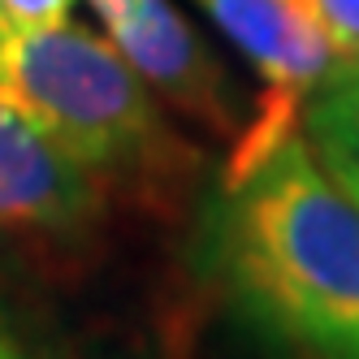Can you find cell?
<instances>
[{
	"label": "cell",
	"mask_w": 359,
	"mask_h": 359,
	"mask_svg": "<svg viewBox=\"0 0 359 359\" xmlns=\"http://www.w3.org/2000/svg\"><path fill=\"white\" fill-rule=\"evenodd\" d=\"M212 264L243 312L303 359H359V199L299 135L225 187Z\"/></svg>",
	"instance_id": "cell-1"
},
{
	"label": "cell",
	"mask_w": 359,
	"mask_h": 359,
	"mask_svg": "<svg viewBox=\"0 0 359 359\" xmlns=\"http://www.w3.org/2000/svg\"><path fill=\"white\" fill-rule=\"evenodd\" d=\"M0 95L91 173H147L182 161L139 69L79 22L0 39Z\"/></svg>",
	"instance_id": "cell-2"
},
{
	"label": "cell",
	"mask_w": 359,
	"mask_h": 359,
	"mask_svg": "<svg viewBox=\"0 0 359 359\" xmlns=\"http://www.w3.org/2000/svg\"><path fill=\"white\" fill-rule=\"evenodd\" d=\"M212 27L251 61L260 79V104L238 130L225 187L243 182L294 135L312 95L346 65L320 0H195Z\"/></svg>",
	"instance_id": "cell-3"
},
{
	"label": "cell",
	"mask_w": 359,
	"mask_h": 359,
	"mask_svg": "<svg viewBox=\"0 0 359 359\" xmlns=\"http://www.w3.org/2000/svg\"><path fill=\"white\" fill-rule=\"evenodd\" d=\"M91 9L147 87L169 95L182 113L208 121L212 130H234L225 74L169 0H91Z\"/></svg>",
	"instance_id": "cell-4"
},
{
	"label": "cell",
	"mask_w": 359,
	"mask_h": 359,
	"mask_svg": "<svg viewBox=\"0 0 359 359\" xmlns=\"http://www.w3.org/2000/svg\"><path fill=\"white\" fill-rule=\"evenodd\" d=\"M100 208V182L0 95V229L69 234Z\"/></svg>",
	"instance_id": "cell-5"
},
{
	"label": "cell",
	"mask_w": 359,
	"mask_h": 359,
	"mask_svg": "<svg viewBox=\"0 0 359 359\" xmlns=\"http://www.w3.org/2000/svg\"><path fill=\"white\" fill-rule=\"evenodd\" d=\"M307 135L325 161L359 169V61H346L307 104Z\"/></svg>",
	"instance_id": "cell-6"
},
{
	"label": "cell",
	"mask_w": 359,
	"mask_h": 359,
	"mask_svg": "<svg viewBox=\"0 0 359 359\" xmlns=\"http://www.w3.org/2000/svg\"><path fill=\"white\" fill-rule=\"evenodd\" d=\"M74 0H0V39L69 22Z\"/></svg>",
	"instance_id": "cell-7"
},
{
	"label": "cell",
	"mask_w": 359,
	"mask_h": 359,
	"mask_svg": "<svg viewBox=\"0 0 359 359\" xmlns=\"http://www.w3.org/2000/svg\"><path fill=\"white\" fill-rule=\"evenodd\" d=\"M320 13L329 22L333 39H338L342 57L359 61V0H320Z\"/></svg>",
	"instance_id": "cell-8"
},
{
	"label": "cell",
	"mask_w": 359,
	"mask_h": 359,
	"mask_svg": "<svg viewBox=\"0 0 359 359\" xmlns=\"http://www.w3.org/2000/svg\"><path fill=\"white\" fill-rule=\"evenodd\" d=\"M0 359H43V355L27 342V333L9 320L5 307H0Z\"/></svg>",
	"instance_id": "cell-9"
},
{
	"label": "cell",
	"mask_w": 359,
	"mask_h": 359,
	"mask_svg": "<svg viewBox=\"0 0 359 359\" xmlns=\"http://www.w3.org/2000/svg\"><path fill=\"white\" fill-rule=\"evenodd\" d=\"M320 161H325V156H320ZM325 169H329V173L338 177V182L359 199V169H351V165H342V161H325Z\"/></svg>",
	"instance_id": "cell-10"
}]
</instances>
